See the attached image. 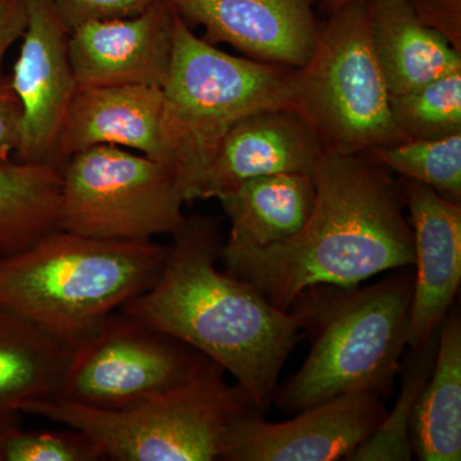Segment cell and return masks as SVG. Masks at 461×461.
I'll list each match as a JSON object with an SVG mask.
<instances>
[{"label":"cell","instance_id":"6da1fadb","mask_svg":"<svg viewBox=\"0 0 461 461\" xmlns=\"http://www.w3.org/2000/svg\"><path fill=\"white\" fill-rule=\"evenodd\" d=\"M315 203L294 238L268 247L223 242L224 271L290 311L311 288L355 287L414 266L411 223L395 181L373 158L324 151L311 173Z\"/></svg>","mask_w":461,"mask_h":461},{"label":"cell","instance_id":"7a4b0ae2","mask_svg":"<svg viewBox=\"0 0 461 461\" xmlns=\"http://www.w3.org/2000/svg\"><path fill=\"white\" fill-rule=\"evenodd\" d=\"M222 247L218 220L186 217L172 235L157 280L121 311L222 366L264 414L275 403L304 317L281 311L248 282L220 271Z\"/></svg>","mask_w":461,"mask_h":461},{"label":"cell","instance_id":"3957f363","mask_svg":"<svg viewBox=\"0 0 461 461\" xmlns=\"http://www.w3.org/2000/svg\"><path fill=\"white\" fill-rule=\"evenodd\" d=\"M167 247L108 241L54 229L0 256V305L75 346L153 285Z\"/></svg>","mask_w":461,"mask_h":461},{"label":"cell","instance_id":"277c9868","mask_svg":"<svg viewBox=\"0 0 461 461\" xmlns=\"http://www.w3.org/2000/svg\"><path fill=\"white\" fill-rule=\"evenodd\" d=\"M402 269L371 286L314 287L296 300L291 309L304 317L313 341L302 368L278 388L280 411L296 414L360 391L391 396L408 346L414 285Z\"/></svg>","mask_w":461,"mask_h":461},{"label":"cell","instance_id":"5b68a950","mask_svg":"<svg viewBox=\"0 0 461 461\" xmlns=\"http://www.w3.org/2000/svg\"><path fill=\"white\" fill-rule=\"evenodd\" d=\"M224 373L205 357L178 386L127 408H86L51 397L23 412L86 433L104 460H221L230 424L254 406Z\"/></svg>","mask_w":461,"mask_h":461},{"label":"cell","instance_id":"8992f818","mask_svg":"<svg viewBox=\"0 0 461 461\" xmlns=\"http://www.w3.org/2000/svg\"><path fill=\"white\" fill-rule=\"evenodd\" d=\"M297 76V111L324 151L362 154L402 141L373 47L366 0H353L320 23L313 54Z\"/></svg>","mask_w":461,"mask_h":461},{"label":"cell","instance_id":"52a82bcc","mask_svg":"<svg viewBox=\"0 0 461 461\" xmlns=\"http://www.w3.org/2000/svg\"><path fill=\"white\" fill-rule=\"evenodd\" d=\"M167 99L185 133L199 173L206 172L226 133L258 112L296 108L297 69L230 56L200 39L176 14Z\"/></svg>","mask_w":461,"mask_h":461},{"label":"cell","instance_id":"ba28073f","mask_svg":"<svg viewBox=\"0 0 461 461\" xmlns=\"http://www.w3.org/2000/svg\"><path fill=\"white\" fill-rule=\"evenodd\" d=\"M57 229L108 241H151L186 220L175 173L129 149L95 145L59 167Z\"/></svg>","mask_w":461,"mask_h":461},{"label":"cell","instance_id":"9c48e42d","mask_svg":"<svg viewBox=\"0 0 461 461\" xmlns=\"http://www.w3.org/2000/svg\"><path fill=\"white\" fill-rule=\"evenodd\" d=\"M204 359L120 309L72 346L56 397L86 408H127L178 386Z\"/></svg>","mask_w":461,"mask_h":461},{"label":"cell","instance_id":"30bf717a","mask_svg":"<svg viewBox=\"0 0 461 461\" xmlns=\"http://www.w3.org/2000/svg\"><path fill=\"white\" fill-rule=\"evenodd\" d=\"M95 145L129 149L175 173L186 202L196 200L199 175L165 90L154 86L80 89L68 109L54 151L59 168Z\"/></svg>","mask_w":461,"mask_h":461},{"label":"cell","instance_id":"8fae6325","mask_svg":"<svg viewBox=\"0 0 461 461\" xmlns=\"http://www.w3.org/2000/svg\"><path fill=\"white\" fill-rule=\"evenodd\" d=\"M386 412L384 399L366 391L333 397L280 423L253 406L230 424L221 460H348Z\"/></svg>","mask_w":461,"mask_h":461},{"label":"cell","instance_id":"7c38bea8","mask_svg":"<svg viewBox=\"0 0 461 461\" xmlns=\"http://www.w3.org/2000/svg\"><path fill=\"white\" fill-rule=\"evenodd\" d=\"M25 3L27 26L9 78L23 112V138L14 159L54 165L58 138L78 90L69 56V30L54 0Z\"/></svg>","mask_w":461,"mask_h":461},{"label":"cell","instance_id":"4fadbf2b","mask_svg":"<svg viewBox=\"0 0 461 461\" xmlns=\"http://www.w3.org/2000/svg\"><path fill=\"white\" fill-rule=\"evenodd\" d=\"M175 20L168 0H158L135 16L76 27L69 32V56L78 90L133 85L163 89Z\"/></svg>","mask_w":461,"mask_h":461},{"label":"cell","instance_id":"5bb4252c","mask_svg":"<svg viewBox=\"0 0 461 461\" xmlns=\"http://www.w3.org/2000/svg\"><path fill=\"white\" fill-rule=\"evenodd\" d=\"M400 195L411 213L415 257L408 346L420 348L438 333L459 291L461 204L411 180Z\"/></svg>","mask_w":461,"mask_h":461},{"label":"cell","instance_id":"9a60e30c","mask_svg":"<svg viewBox=\"0 0 461 461\" xmlns=\"http://www.w3.org/2000/svg\"><path fill=\"white\" fill-rule=\"evenodd\" d=\"M186 23L205 29V41L227 42L248 56L303 68L313 54L320 23L315 0H168Z\"/></svg>","mask_w":461,"mask_h":461},{"label":"cell","instance_id":"2e32d148","mask_svg":"<svg viewBox=\"0 0 461 461\" xmlns=\"http://www.w3.org/2000/svg\"><path fill=\"white\" fill-rule=\"evenodd\" d=\"M324 149L296 108L258 112L224 136L206 172L199 200L217 199L241 182L277 173H312Z\"/></svg>","mask_w":461,"mask_h":461},{"label":"cell","instance_id":"e0dca14e","mask_svg":"<svg viewBox=\"0 0 461 461\" xmlns=\"http://www.w3.org/2000/svg\"><path fill=\"white\" fill-rule=\"evenodd\" d=\"M373 47L391 98L461 71V53L406 0H366Z\"/></svg>","mask_w":461,"mask_h":461},{"label":"cell","instance_id":"ac0fdd59","mask_svg":"<svg viewBox=\"0 0 461 461\" xmlns=\"http://www.w3.org/2000/svg\"><path fill=\"white\" fill-rule=\"evenodd\" d=\"M230 222L224 244L268 247L294 238L311 217L315 185L311 173L250 178L217 198Z\"/></svg>","mask_w":461,"mask_h":461},{"label":"cell","instance_id":"d6986e66","mask_svg":"<svg viewBox=\"0 0 461 461\" xmlns=\"http://www.w3.org/2000/svg\"><path fill=\"white\" fill-rule=\"evenodd\" d=\"M72 348L0 305V417L56 397Z\"/></svg>","mask_w":461,"mask_h":461},{"label":"cell","instance_id":"ffe728a7","mask_svg":"<svg viewBox=\"0 0 461 461\" xmlns=\"http://www.w3.org/2000/svg\"><path fill=\"white\" fill-rule=\"evenodd\" d=\"M411 439L421 461L461 459V320L454 306L439 327L435 366L415 405Z\"/></svg>","mask_w":461,"mask_h":461},{"label":"cell","instance_id":"44dd1931","mask_svg":"<svg viewBox=\"0 0 461 461\" xmlns=\"http://www.w3.org/2000/svg\"><path fill=\"white\" fill-rule=\"evenodd\" d=\"M60 171L50 163L0 162V256L57 229Z\"/></svg>","mask_w":461,"mask_h":461},{"label":"cell","instance_id":"7402d4cb","mask_svg":"<svg viewBox=\"0 0 461 461\" xmlns=\"http://www.w3.org/2000/svg\"><path fill=\"white\" fill-rule=\"evenodd\" d=\"M438 333L429 344L411 348L402 363V390L395 408L386 412L381 424L346 461H411L412 453L411 427L412 414L421 390L435 366Z\"/></svg>","mask_w":461,"mask_h":461},{"label":"cell","instance_id":"603a6c76","mask_svg":"<svg viewBox=\"0 0 461 461\" xmlns=\"http://www.w3.org/2000/svg\"><path fill=\"white\" fill-rule=\"evenodd\" d=\"M379 165L461 204V133L384 145L368 151Z\"/></svg>","mask_w":461,"mask_h":461},{"label":"cell","instance_id":"cb8c5ba5","mask_svg":"<svg viewBox=\"0 0 461 461\" xmlns=\"http://www.w3.org/2000/svg\"><path fill=\"white\" fill-rule=\"evenodd\" d=\"M402 141L461 133V71L391 98Z\"/></svg>","mask_w":461,"mask_h":461},{"label":"cell","instance_id":"d4e9b609","mask_svg":"<svg viewBox=\"0 0 461 461\" xmlns=\"http://www.w3.org/2000/svg\"><path fill=\"white\" fill-rule=\"evenodd\" d=\"M98 446L86 433L69 430H23L20 424L5 433L0 461H100Z\"/></svg>","mask_w":461,"mask_h":461},{"label":"cell","instance_id":"484cf974","mask_svg":"<svg viewBox=\"0 0 461 461\" xmlns=\"http://www.w3.org/2000/svg\"><path fill=\"white\" fill-rule=\"evenodd\" d=\"M158 0H54V5L69 30L108 18L130 17L141 14Z\"/></svg>","mask_w":461,"mask_h":461},{"label":"cell","instance_id":"4316f807","mask_svg":"<svg viewBox=\"0 0 461 461\" xmlns=\"http://www.w3.org/2000/svg\"><path fill=\"white\" fill-rule=\"evenodd\" d=\"M424 25L442 33L461 53V0H406Z\"/></svg>","mask_w":461,"mask_h":461},{"label":"cell","instance_id":"83f0119b","mask_svg":"<svg viewBox=\"0 0 461 461\" xmlns=\"http://www.w3.org/2000/svg\"><path fill=\"white\" fill-rule=\"evenodd\" d=\"M23 105L5 78L0 83V162L14 159L23 138Z\"/></svg>","mask_w":461,"mask_h":461},{"label":"cell","instance_id":"f1b7e54d","mask_svg":"<svg viewBox=\"0 0 461 461\" xmlns=\"http://www.w3.org/2000/svg\"><path fill=\"white\" fill-rule=\"evenodd\" d=\"M27 26L25 0H0V83L3 76V60L9 48L23 39Z\"/></svg>","mask_w":461,"mask_h":461},{"label":"cell","instance_id":"f546056e","mask_svg":"<svg viewBox=\"0 0 461 461\" xmlns=\"http://www.w3.org/2000/svg\"><path fill=\"white\" fill-rule=\"evenodd\" d=\"M350 2H353V0H315L318 9L323 12L324 14H327V16Z\"/></svg>","mask_w":461,"mask_h":461},{"label":"cell","instance_id":"4dcf8cb0","mask_svg":"<svg viewBox=\"0 0 461 461\" xmlns=\"http://www.w3.org/2000/svg\"><path fill=\"white\" fill-rule=\"evenodd\" d=\"M20 424V415H5V417H0V444H2L3 436L12 427L18 426Z\"/></svg>","mask_w":461,"mask_h":461}]
</instances>
